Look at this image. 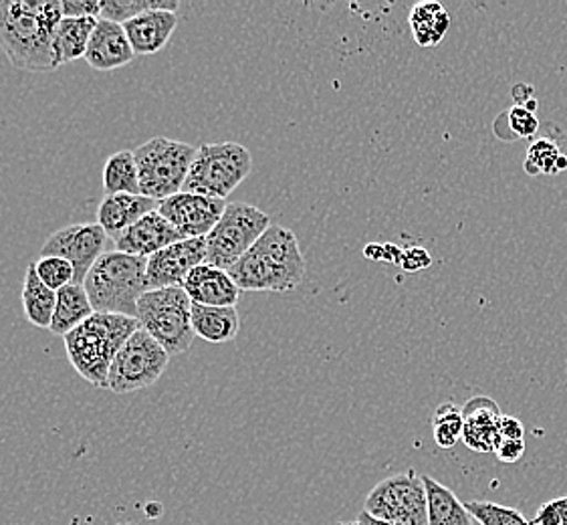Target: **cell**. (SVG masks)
Instances as JSON below:
<instances>
[{
  "label": "cell",
  "instance_id": "obj_31",
  "mask_svg": "<svg viewBox=\"0 0 567 525\" xmlns=\"http://www.w3.org/2000/svg\"><path fill=\"white\" fill-rule=\"evenodd\" d=\"M561 156V152L557 148L556 142L551 140H539L534 142L532 148L527 152V161H525V171L532 176L539 174H557V158Z\"/></svg>",
  "mask_w": 567,
  "mask_h": 525
},
{
  "label": "cell",
  "instance_id": "obj_27",
  "mask_svg": "<svg viewBox=\"0 0 567 525\" xmlns=\"http://www.w3.org/2000/svg\"><path fill=\"white\" fill-rule=\"evenodd\" d=\"M178 0H102V21L125 24L148 11L178 12Z\"/></svg>",
  "mask_w": 567,
  "mask_h": 525
},
{
  "label": "cell",
  "instance_id": "obj_15",
  "mask_svg": "<svg viewBox=\"0 0 567 525\" xmlns=\"http://www.w3.org/2000/svg\"><path fill=\"white\" fill-rule=\"evenodd\" d=\"M186 296L198 306H213V308H237L240 299V289L233 277L225 269L213 265H198L193 274L182 284Z\"/></svg>",
  "mask_w": 567,
  "mask_h": 525
},
{
  "label": "cell",
  "instance_id": "obj_14",
  "mask_svg": "<svg viewBox=\"0 0 567 525\" xmlns=\"http://www.w3.org/2000/svg\"><path fill=\"white\" fill-rule=\"evenodd\" d=\"M181 240H184L181 230L172 227V223L162 217L156 208L146 217L140 218L134 227L125 230L124 235L115 240V249L148 259Z\"/></svg>",
  "mask_w": 567,
  "mask_h": 525
},
{
  "label": "cell",
  "instance_id": "obj_25",
  "mask_svg": "<svg viewBox=\"0 0 567 525\" xmlns=\"http://www.w3.org/2000/svg\"><path fill=\"white\" fill-rule=\"evenodd\" d=\"M97 21L100 19L95 17H63L58 27V53L61 65L85 58Z\"/></svg>",
  "mask_w": 567,
  "mask_h": 525
},
{
  "label": "cell",
  "instance_id": "obj_20",
  "mask_svg": "<svg viewBox=\"0 0 567 525\" xmlns=\"http://www.w3.org/2000/svg\"><path fill=\"white\" fill-rule=\"evenodd\" d=\"M193 330L194 336L208 343L233 342L240 330L239 311L193 303Z\"/></svg>",
  "mask_w": 567,
  "mask_h": 525
},
{
  "label": "cell",
  "instance_id": "obj_41",
  "mask_svg": "<svg viewBox=\"0 0 567 525\" xmlns=\"http://www.w3.org/2000/svg\"><path fill=\"white\" fill-rule=\"evenodd\" d=\"M556 168H557V172L567 171V158H566V156H564V154H561V156H559V158H557Z\"/></svg>",
  "mask_w": 567,
  "mask_h": 525
},
{
  "label": "cell",
  "instance_id": "obj_29",
  "mask_svg": "<svg viewBox=\"0 0 567 525\" xmlns=\"http://www.w3.org/2000/svg\"><path fill=\"white\" fill-rule=\"evenodd\" d=\"M468 514L481 525H532L522 512L493 502L465 503Z\"/></svg>",
  "mask_w": 567,
  "mask_h": 525
},
{
  "label": "cell",
  "instance_id": "obj_1",
  "mask_svg": "<svg viewBox=\"0 0 567 525\" xmlns=\"http://www.w3.org/2000/svg\"><path fill=\"white\" fill-rule=\"evenodd\" d=\"M61 0H0V49L12 65L31 73L61 68L58 27Z\"/></svg>",
  "mask_w": 567,
  "mask_h": 525
},
{
  "label": "cell",
  "instance_id": "obj_26",
  "mask_svg": "<svg viewBox=\"0 0 567 525\" xmlns=\"http://www.w3.org/2000/svg\"><path fill=\"white\" fill-rule=\"evenodd\" d=\"M103 191L110 195H140V176L134 152L122 150L112 154L103 166Z\"/></svg>",
  "mask_w": 567,
  "mask_h": 525
},
{
  "label": "cell",
  "instance_id": "obj_34",
  "mask_svg": "<svg viewBox=\"0 0 567 525\" xmlns=\"http://www.w3.org/2000/svg\"><path fill=\"white\" fill-rule=\"evenodd\" d=\"M431 253L426 251L424 247H410V249L404 251L400 267H402L406 274H416V271H422V269H426V267H431Z\"/></svg>",
  "mask_w": 567,
  "mask_h": 525
},
{
  "label": "cell",
  "instance_id": "obj_12",
  "mask_svg": "<svg viewBox=\"0 0 567 525\" xmlns=\"http://www.w3.org/2000/svg\"><path fill=\"white\" fill-rule=\"evenodd\" d=\"M227 200L213 196L178 193L166 200H159L158 213L181 230L184 239L206 237L223 217Z\"/></svg>",
  "mask_w": 567,
  "mask_h": 525
},
{
  "label": "cell",
  "instance_id": "obj_23",
  "mask_svg": "<svg viewBox=\"0 0 567 525\" xmlns=\"http://www.w3.org/2000/svg\"><path fill=\"white\" fill-rule=\"evenodd\" d=\"M414 41L424 49L441 45L451 27V14L441 2H419L409 17Z\"/></svg>",
  "mask_w": 567,
  "mask_h": 525
},
{
  "label": "cell",
  "instance_id": "obj_9",
  "mask_svg": "<svg viewBox=\"0 0 567 525\" xmlns=\"http://www.w3.org/2000/svg\"><path fill=\"white\" fill-rule=\"evenodd\" d=\"M171 364V354L148 331L140 330L124 343L110 368L107 390L114 394H130L156 384Z\"/></svg>",
  "mask_w": 567,
  "mask_h": 525
},
{
  "label": "cell",
  "instance_id": "obj_13",
  "mask_svg": "<svg viewBox=\"0 0 567 525\" xmlns=\"http://www.w3.org/2000/svg\"><path fill=\"white\" fill-rule=\"evenodd\" d=\"M206 262V237L184 239L174 243L148 257L146 281L148 291L164 287H182L186 277L193 274L198 265Z\"/></svg>",
  "mask_w": 567,
  "mask_h": 525
},
{
  "label": "cell",
  "instance_id": "obj_33",
  "mask_svg": "<svg viewBox=\"0 0 567 525\" xmlns=\"http://www.w3.org/2000/svg\"><path fill=\"white\" fill-rule=\"evenodd\" d=\"M63 17H95L102 14V0H61Z\"/></svg>",
  "mask_w": 567,
  "mask_h": 525
},
{
  "label": "cell",
  "instance_id": "obj_28",
  "mask_svg": "<svg viewBox=\"0 0 567 525\" xmlns=\"http://www.w3.org/2000/svg\"><path fill=\"white\" fill-rule=\"evenodd\" d=\"M463 429H465V416L463 411H458L454 404H443L432 419V431H434V441L436 445L443 449H453L458 439H463Z\"/></svg>",
  "mask_w": 567,
  "mask_h": 525
},
{
  "label": "cell",
  "instance_id": "obj_18",
  "mask_svg": "<svg viewBox=\"0 0 567 525\" xmlns=\"http://www.w3.org/2000/svg\"><path fill=\"white\" fill-rule=\"evenodd\" d=\"M178 27V12L148 11L124 24L125 34L136 55H154L168 45Z\"/></svg>",
  "mask_w": 567,
  "mask_h": 525
},
{
  "label": "cell",
  "instance_id": "obj_3",
  "mask_svg": "<svg viewBox=\"0 0 567 525\" xmlns=\"http://www.w3.org/2000/svg\"><path fill=\"white\" fill-rule=\"evenodd\" d=\"M137 330L140 321L136 318L95 311L90 320L63 338L69 362L91 387L107 389L115 356Z\"/></svg>",
  "mask_w": 567,
  "mask_h": 525
},
{
  "label": "cell",
  "instance_id": "obj_7",
  "mask_svg": "<svg viewBox=\"0 0 567 525\" xmlns=\"http://www.w3.org/2000/svg\"><path fill=\"white\" fill-rule=\"evenodd\" d=\"M252 171V156L249 150L237 142H218V144H205L196 150L193 168L184 183L182 193L213 196L227 200L233 191H237L240 184Z\"/></svg>",
  "mask_w": 567,
  "mask_h": 525
},
{
  "label": "cell",
  "instance_id": "obj_11",
  "mask_svg": "<svg viewBox=\"0 0 567 525\" xmlns=\"http://www.w3.org/2000/svg\"><path fill=\"white\" fill-rule=\"evenodd\" d=\"M110 243L107 233L97 223H80L59 229L45 240L41 257H61L73 265L75 281L83 286L85 277L95 261L105 255V247Z\"/></svg>",
  "mask_w": 567,
  "mask_h": 525
},
{
  "label": "cell",
  "instance_id": "obj_4",
  "mask_svg": "<svg viewBox=\"0 0 567 525\" xmlns=\"http://www.w3.org/2000/svg\"><path fill=\"white\" fill-rule=\"evenodd\" d=\"M146 257L107 251L102 255L83 281L91 306L100 313H120L136 318L137 301L148 291Z\"/></svg>",
  "mask_w": 567,
  "mask_h": 525
},
{
  "label": "cell",
  "instance_id": "obj_10",
  "mask_svg": "<svg viewBox=\"0 0 567 525\" xmlns=\"http://www.w3.org/2000/svg\"><path fill=\"white\" fill-rule=\"evenodd\" d=\"M363 512L394 525H429V505L422 477L414 471L380 481L368 493Z\"/></svg>",
  "mask_w": 567,
  "mask_h": 525
},
{
  "label": "cell",
  "instance_id": "obj_2",
  "mask_svg": "<svg viewBox=\"0 0 567 525\" xmlns=\"http://www.w3.org/2000/svg\"><path fill=\"white\" fill-rule=\"evenodd\" d=\"M228 275L240 291L287 294L301 286L306 277V257L296 233L281 225H271L249 253L228 269Z\"/></svg>",
  "mask_w": 567,
  "mask_h": 525
},
{
  "label": "cell",
  "instance_id": "obj_17",
  "mask_svg": "<svg viewBox=\"0 0 567 525\" xmlns=\"http://www.w3.org/2000/svg\"><path fill=\"white\" fill-rule=\"evenodd\" d=\"M463 416L465 445L475 453H495L501 441L499 421L503 416L497 402L488 397H475L466 402Z\"/></svg>",
  "mask_w": 567,
  "mask_h": 525
},
{
  "label": "cell",
  "instance_id": "obj_6",
  "mask_svg": "<svg viewBox=\"0 0 567 525\" xmlns=\"http://www.w3.org/2000/svg\"><path fill=\"white\" fill-rule=\"evenodd\" d=\"M196 150L193 144L164 136L152 137L146 144L137 146L134 156L140 176V195L159 203L182 193L193 168Z\"/></svg>",
  "mask_w": 567,
  "mask_h": 525
},
{
  "label": "cell",
  "instance_id": "obj_21",
  "mask_svg": "<svg viewBox=\"0 0 567 525\" xmlns=\"http://www.w3.org/2000/svg\"><path fill=\"white\" fill-rule=\"evenodd\" d=\"M93 313L95 309L91 306L85 287L71 284L58 291V306L49 331L65 338L71 331L78 330L83 321L90 320Z\"/></svg>",
  "mask_w": 567,
  "mask_h": 525
},
{
  "label": "cell",
  "instance_id": "obj_42",
  "mask_svg": "<svg viewBox=\"0 0 567 525\" xmlns=\"http://www.w3.org/2000/svg\"><path fill=\"white\" fill-rule=\"evenodd\" d=\"M341 525H362V524H360V522H358V519H355V522H353V524H341Z\"/></svg>",
  "mask_w": 567,
  "mask_h": 525
},
{
  "label": "cell",
  "instance_id": "obj_24",
  "mask_svg": "<svg viewBox=\"0 0 567 525\" xmlns=\"http://www.w3.org/2000/svg\"><path fill=\"white\" fill-rule=\"evenodd\" d=\"M58 306V291L49 289V287L39 279V275L34 271V262L27 267L23 284V309L27 320L33 323L34 328H43L49 330L53 313Z\"/></svg>",
  "mask_w": 567,
  "mask_h": 525
},
{
  "label": "cell",
  "instance_id": "obj_35",
  "mask_svg": "<svg viewBox=\"0 0 567 525\" xmlns=\"http://www.w3.org/2000/svg\"><path fill=\"white\" fill-rule=\"evenodd\" d=\"M495 455L501 463H517L525 455V441L501 439L499 445L495 449Z\"/></svg>",
  "mask_w": 567,
  "mask_h": 525
},
{
  "label": "cell",
  "instance_id": "obj_32",
  "mask_svg": "<svg viewBox=\"0 0 567 525\" xmlns=\"http://www.w3.org/2000/svg\"><path fill=\"white\" fill-rule=\"evenodd\" d=\"M507 114V124L513 137H532L539 130V120L523 105H513Z\"/></svg>",
  "mask_w": 567,
  "mask_h": 525
},
{
  "label": "cell",
  "instance_id": "obj_30",
  "mask_svg": "<svg viewBox=\"0 0 567 525\" xmlns=\"http://www.w3.org/2000/svg\"><path fill=\"white\" fill-rule=\"evenodd\" d=\"M34 271L39 275V279L53 291H59L75 281L73 265L61 257H39L34 262Z\"/></svg>",
  "mask_w": 567,
  "mask_h": 525
},
{
  "label": "cell",
  "instance_id": "obj_19",
  "mask_svg": "<svg viewBox=\"0 0 567 525\" xmlns=\"http://www.w3.org/2000/svg\"><path fill=\"white\" fill-rule=\"evenodd\" d=\"M158 208V203L142 195H110L97 208V225L110 239H120L125 230L134 227L140 218Z\"/></svg>",
  "mask_w": 567,
  "mask_h": 525
},
{
  "label": "cell",
  "instance_id": "obj_5",
  "mask_svg": "<svg viewBox=\"0 0 567 525\" xmlns=\"http://www.w3.org/2000/svg\"><path fill=\"white\" fill-rule=\"evenodd\" d=\"M140 328L171 356L190 350L194 340L193 299L182 287L152 289L137 301Z\"/></svg>",
  "mask_w": 567,
  "mask_h": 525
},
{
  "label": "cell",
  "instance_id": "obj_36",
  "mask_svg": "<svg viewBox=\"0 0 567 525\" xmlns=\"http://www.w3.org/2000/svg\"><path fill=\"white\" fill-rule=\"evenodd\" d=\"M501 439H511V441H525V426L519 419L515 416H501L499 421Z\"/></svg>",
  "mask_w": 567,
  "mask_h": 525
},
{
  "label": "cell",
  "instance_id": "obj_16",
  "mask_svg": "<svg viewBox=\"0 0 567 525\" xmlns=\"http://www.w3.org/2000/svg\"><path fill=\"white\" fill-rule=\"evenodd\" d=\"M136 58L130 39L124 31V24L112 21H97V27L91 34L90 47L85 53V61L95 71H114V69L130 65Z\"/></svg>",
  "mask_w": 567,
  "mask_h": 525
},
{
  "label": "cell",
  "instance_id": "obj_22",
  "mask_svg": "<svg viewBox=\"0 0 567 525\" xmlns=\"http://www.w3.org/2000/svg\"><path fill=\"white\" fill-rule=\"evenodd\" d=\"M422 483L426 490L429 525H475L465 503L458 502V497L446 485L429 475H422Z\"/></svg>",
  "mask_w": 567,
  "mask_h": 525
},
{
  "label": "cell",
  "instance_id": "obj_8",
  "mask_svg": "<svg viewBox=\"0 0 567 525\" xmlns=\"http://www.w3.org/2000/svg\"><path fill=\"white\" fill-rule=\"evenodd\" d=\"M271 227V218L257 206L228 203L215 229L206 235V262L228 271Z\"/></svg>",
  "mask_w": 567,
  "mask_h": 525
},
{
  "label": "cell",
  "instance_id": "obj_37",
  "mask_svg": "<svg viewBox=\"0 0 567 525\" xmlns=\"http://www.w3.org/2000/svg\"><path fill=\"white\" fill-rule=\"evenodd\" d=\"M363 255H365V259H370V261H384V259H386V255H384V243H368V245L363 247Z\"/></svg>",
  "mask_w": 567,
  "mask_h": 525
},
{
  "label": "cell",
  "instance_id": "obj_39",
  "mask_svg": "<svg viewBox=\"0 0 567 525\" xmlns=\"http://www.w3.org/2000/svg\"><path fill=\"white\" fill-rule=\"evenodd\" d=\"M384 255H386V262H396V265H402V257H404V251L394 245V243H384Z\"/></svg>",
  "mask_w": 567,
  "mask_h": 525
},
{
  "label": "cell",
  "instance_id": "obj_38",
  "mask_svg": "<svg viewBox=\"0 0 567 525\" xmlns=\"http://www.w3.org/2000/svg\"><path fill=\"white\" fill-rule=\"evenodd\" d=\"M551 507L557 515V525H567V495L551 500Z\"/></svg>",
  "mask_w": 567,
  "mask_h": 525
},
{
  "label": "cell",
  "instance_id": "obj_40",
  "mask_svg": "<svg viewBox=\"0 0 567 525\" xmlns=\"http://www.w3.org/2000/svg\"><path fill=\"white\" fill-rule=\"evenodd\" d=\"M358 522L362 525H394L388 524V522H382V519H375V517H372L370 514H365V512L358 515Z\"/></svg>",
  "mask_w": 567,
  "mask_h": 525
}]
</instances>
